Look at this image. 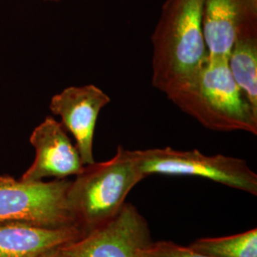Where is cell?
I'll list each match as a JSON object with an SVG mask.
<instances>
[{
    "label": "cell",
    "instance_id": "obj_12",
    "mask_svg": "<svg viewBox=\"0 0 257 257\" xmlns=\"http://www.w3.org/2000/svg\"><path fill=\"white\" fill-rule=\"evenodd\" d=\"M190 247L212 257H257V229L230 236L197 239Z\"/></svg>",
    "mask_w": 257,
    "mask_h": 257
},
{
    "label": "cell",
    "instance_id": "obj_13",
    "mask_svg": "<svg viewBox=\"0 0 257 257\" xmlns=\"http://www.w3.org/2000/svg\"><path fill=\"white\" fill-rule=\"evenodd\" d=\"M142 257H212L193 248L182 247L172 241L152 242L142 250Z\"/></svg>",
    "mask_w": 257,
    "mask_h": 257
},
{
    "label": "cell",
    "instance_id": "obj_2",
    "mask_svg": "<svg viewBox=\"0 0 257 257\" xmlns=\"http://www.w3.org/2000/svg\"><path fill=\"white\" fill-rule=\"evenodd\" d=\"M203 0H166L152 36V84L172 91L208 57L202 29Z\"/></svg>",
    "mask_w": 257,
    "mask_h": 257
},
{
    "label": "cell",
    "instance_id": "obj_6",
    "mask_svg": "<svg viewBox=\"0 0 257 257\" xmlns=\"http://www.w3.org/2000/svg\"><path fill=\"white\" fill-rule=\"evenodd\" d=\"M152 242L146 219L133 204L125 203L110 221L62 249L72 257H142Z\"/></svg>",
    "mask_w": 257,
    "mask_h": 257
},
{
    "label": "cell",
    "instance_id": "obj_1",
    "mask_svg": "<svg viewBox=\"0 0 257 257\" xmlns=\"http://www.w3.org/2000/svg\"><path fill=\"white\" fill-rule=\"evenodd\" d=\"M167 97L204 128L257 135V110L234 81L227 58L211 57Z\"/></svg>",
    "mask_w": 257,
    "mask_h": 257
},
{
    "label": "cell",
    "instance_id": "obj_7",
    "mask_svg": "<svg viewBox=\"0 0 257 257\" xmlns=\"http://www.w3.org/2000/svg\"><path fill=\"white\" fill-rule=\"evenodd\" d=\"M110 102V96L93 84L68 87L50 101L52 113L59 116L65 130L73 135L84 166L95 162L93 139L96 122L102 109Z\"/></svg>",
    "mask_w": 257,
    "mask_h": 257
},
{
    "label": "cell",
    "instance_id": "obj_5",
    "mask_svg": "<svg viewBox=\"0 0 257 257\" xmlns=\"http://www.w3.org/2000/svg\"><path fill=\"white\" fill-rule=\"evenodd\" d=\"M71 181L65 178L25 182L1 175L0 224L27 223L47 228L76 226L67 197Z\"/></svg>",
    "mask_w": 257,
    "mask_h": 257
},
{
    "label": "cell",
    "instance_id": "obj_11",
    "mask_svg": "<svg viewBox=\"0 0 257 257\" xmlns=\"http://www.w3.org/2000/svg\"><path fill=\"white\" fill-rule=\"evenodd\" d=\"M227 64L239 89L257 110V32L245 34L235 40Z\"/></svg>",
    "mask_w": 257,
    "mask_h": 257
},
{
    "label": "cell",
    "instance_id": "obj_4",
    "mask_svg": "<svg viewBox=\"0 0 257 257\" xmlns=\"http://www.w3.org/2000/svg\"><path fill=\"white\" fill-rule=\"evenodd\" d=\"M140 171L151 175L197 176L257 195V175L248 163L237 157L206 156L198 150L173 148L136 150Z\"/></svg>",
    "mask_w": 257,
    "mask_h": 257
},
{
    "label": "cell",
    "instance_id": "obj_9",
    "mask_svg": "<svg viewBox=\"0 0 257 257\" xmlns=\"http://www.w3.org/2000/svg\"><path fill=\"white\" fill-rule=\"evenodd\" d=\"M202 29L209 56L227 58L239 37L257 32V0H203Z\"/></svg>",
    "mask_w": 257,
    "mask_h": 257
},
{
    "label": "cell",
    "instance_id": "obj_15",
    "mask_svg": "<svg viewBox=\"0 0 257 257\" xmlns=\"http://www.w3.org/2000/svg\"><path fill=\"white\" fill-rule=\"evenodd\" d=\"M36 1H42V2H63V1H69V0H36Z\"/></svg>",
    "mask_w": 257,
    "mask_h": 257
},
{
    "label": "cell",
    "instance_id": "obj_8",
    "mask_svg": "<svg viewBox=\"0 0 257 257\" xmlns=\"http://www.w3.org/2000/svg\"><path fill=\"white\" fill-rule=\"evenodd\" d=\"M30 143L36 150V158L19 178L22 181L38 182L49 177L65 179L78 175L84 168L77 148L62 124L52 116H47L33 131Z\"/></svg>",
    "mask_w": 257,
    "mask_h": 257
},
{
    "label": "cell",
    "instance_id": "obj_10",
    "mask_svg": "<svg viewBox=\"0 0 257 257\" xmlns=\"http://www.w3.org/2000/svg\"><path fill=\"white\" fill-rule=\"evenodd\" d=\"M83 235L77 226L47 228L27 223L0 224V257H37Z\"/></svg>",
    "mask_w": 257,
    "mask_h": 257
},
{
    "label": "cell",
    "instance_id": "obj_3",
    "mask_svg": "<svg viewBox=\"0 0 257 257\" xmlns=\"http://www.w3.org/2000/svg\"><path fill=\"white\" fill-rule=\"evenodd\" d=\"M144 178L136 151L122 146L110 160L84 166L71 181L67 195L76 226L86 234L110 221Z\"/></svg>",
    "mask_w": 257,
    "mask_h": 257
},
{
    "label": "cell",
    "instance_id": "obj_14",
    "mask_svg": "<svg viewBox=\"0 0 257 257\" xmlns=\"http://www.w3.org/2000/svg\"><path fill=\"white\" fill-rule=\"evenodd\" d=\"M37 257H72L70 256L69 254H67L65 252L64 250L61 248H55V249H52V250H49L46 251L40 255H38Z\"/></svg>",
    "mask_w": 257,
    "mask_h": 257
}]
</instances>
